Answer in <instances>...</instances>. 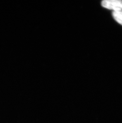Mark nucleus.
<instances>
[{
  "label": "nucleus",
  "mask_w": 122,
  "mask_h": 123,
  "mask_svg": "<svg viewBox=\"0 0 122 123\" xmlns=\"http://www.w3.org/2000/svg\"><path fill=\"white\" fill-rule=\"evenodd\" d=\"M103 7L113 11L122 10V0H104L101 2Z\"/></svg>",
  "instance_id": "obj_1"
},
{
  "label": "nucleus",
  "mask_w": 122,
  "mask_h": 123,
  "mask_svg": "<svg viewBox=\"0 0 122 123\" xmlns=\"http://www.w3.org/2000/svg\"><path fill=\"white\" fill-rule=\"evenodd\" d=\"M112 15L114 19L118 23L122 25V10L113 11Z\"/></svg>",
  "instance_id": "obj_2"
}]
</instances>
